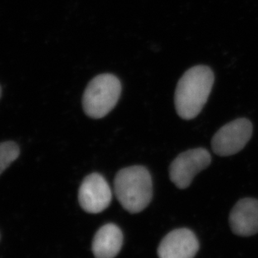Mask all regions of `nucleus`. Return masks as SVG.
I'll use <instances>...</instances> for the list:
<instances>
[{
	"label": "nucleus",
	"mask_w": 258,
	"mask_h": 258,
	"mask_svg": "<svg viewBox=\"0 0 258 258\" xmlns=\"http://www.w3.org/2000/svg\"><path fill=\"white\" fill-rule=\"evenodd\" d=\"M112 194L104 177L97 173L87 175L79 188L80 206L87 213H101L110 206Z\"/></svg>",
	"instance_id": "423d86ee"
},
{
	"label": "nucleus",
	"mask_w": 258,
	"mask_h": 258,
	"mask_svg": "<svg viewBox=\"0 0 258 258\" xmlns=\"http://www.w3.org/2000/svg\"><path fill=\"white\" fill-rule=\"evenodd\" d=\"M211 156L202 148L190 149L179 154L169 167V178L179 189H186L196 174L210 165Z\"/></svg>",
	"instance_id": "39448f33"
},
{
	"label": "nucleus",
	"mask_w": 258,
	"mask_h": 258,
	"mask_svg": "<svg viewBox=\"0 0 258 258\" xmlns=\"http://www.w3.org/2000/svg\"><path fill=\"white\" fill-rule=\"evenodd\" d=\"M199 250V241L189 229H176L167 234L158 248L159 258H194Z\"/></svg>",
	"instance_id": "0eeeda50"
},
{
	"label": "nucleus",
	"mask_w": 258,
	"mask_h": 258,
	"mask_svg": "<svg viewBox=\"0 0 258 258\" xmlns=\"http://www.w3.org/2000/svg\"><path fill=\"white\" fill-rule=\"evenodd\" d=\"M214 73L210 67L196 66L180 78L174 95V104L179 117L193 119L203 109L213 87Z\"/></svg>",
	"instance_id": "f257e3e1"
},
{
	"label": "nucleus",
	"mask_w": 258,
	"mask_h": 258,
	"mask_svg": "<svg viewBox=\"0 0 258 258\" xmlns=\"http://www.w3.org/2000/svg\"><path fill=\"white\" fill-rule=\"evenodd\" d=\"M252 130V123L246 118L229 122L214 135L211 141L214 153L219 156L237 154L251 139Z\"/></svg>",
	"instance_id": "20e7f679"
},
{
	"label": "nucleus",
	"mask_w": 258,
	"mask_h": 258,
	"mask_svg": "<svg viewBox=\"0 0 258 258\" xmlns=\"http://www.w3.org/2000/svg\"><path fill=\"white\" fill-rule=\"evenodd\" d=\"M20 147L15 142L0 143V175L20 156Z\"/></svg>",
	"instance_id": "9d476101"
},
{
	"label": "nucleus",
	"mask_w": 258,
	"mask_h": 258,
	"mask_svg": "<svg viewBox=\"0 0 258 258\" xmlns=\"http://www.w3.org/2000/svg\"><path fill=\"white\" fill-rule=\"evenodd\" d=\"M114 192L126 211L133 214L144 211L153 197V183L149 170L139 165L121 169L115 177Z\"/></svg>",
	"instance_id": "f03ea898"
},
{
	"label": "nucleus",
	"mask_w": 258,
	"mask_h": 258,
	"mask_svg": "<svg viewBox=\"0 0 258 258\" xmlns=\"http://www.w3.org/2000/svg\"><path fill=\"white\" fill-rule=\"evenodd\" d=\"M121 92V82L113 75L94 77L87 85L82 97L85 113L94 119L107 116L117 105Z\"/></svg>",
	"instance_id": "7ed1b4c3"
},
{
	"label": "nucleus",
	"mask_w": 258,
	"mask_h": 258,
	"mask_svg": "<svg viewBox=\"0 0 258 258\" xmlns=\"http://www.w3.org/2000/svg\"><path fill=\"white\" fill-rule=\"evenodd\" d=\"M123 236L118 226L106 224L98 230L92 241V252L96 258H114L122 248Z\"/></svg>",
	"instance_id": "1a4fd4ad"
},
{
	"label": "nucleus",
	"mask_w": 258,
	"mask_h": 258,
	"mask_svg": "<svg viewBox=\"0 0 258 258\" xmlns=\"http://www.w3.org/2000/svg\"><path fill=\"white\" fill-rule=\"evenodd\" d=\"M229 223L232 232L237 236H251L257 234L258 200H240L231 210Z\"/></svg>",
	"instance_id": "6e6552de"
},
{
	"label": "nucleus",
	"mask_w": 258,
	"mask_h": 258,
	"mask_svg": "<svg viewBox=\"0 0 258 258\" xmlns=\"http://www.w3.org/2000/svg\"><path fill=\"white\" fill-rule=\"evenodd\" d=\"M1 96H2V87L0 86V98H1Z\"/></svg>",
	"instance_id": "9b49d317"
}]
</instances>
